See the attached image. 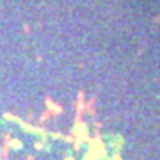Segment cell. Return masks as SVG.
<instances>
[{
	"instance_id": "obj_1",
	"label": "cell",
	"mask_w": 160,
	"mask_h": 160,
	"mask_svg": "<svg viewBox=\"0 0 160 160\" xmlns=\"http://www.w3.org/2000/svg\"><path fill=\"white\" fill-rule=\"evenodd\" d=\"M27 160H32V157H27Z\"/></svg>"
}]
</instances>
